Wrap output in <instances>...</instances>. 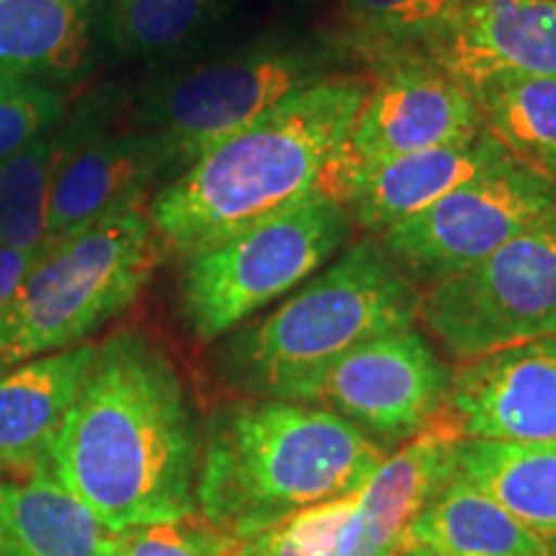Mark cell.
I'll list each match as a JSON object with an SVG mask.
<instances>
[{
  "label": "cell",
  "mask_w": 556,
  "mask_h": 556,
  "mask_svg": "<svg viewBox=\"0 0 556 556\" xmlns=\"http://www.w3.org/2000/svg\"><path fill=\"white\" fill-rule=\"evenodd\" d=\"M552 217L556 180L513 157L420 214L381 229L374 240L415 289L426 291Z\"/></svg>",
  "instance_id": "10"
},
{
  "label": "cell",
  "mask_w": 556,
  "mask_h": 556,
  "mask_svg": "<svg viewBox=\"0 0 556 556\" xmlns=\"http://www.w3.org/2000/svg\"><path fill=\"white\" fill-rule=\"evenodd\" d=\"M37 258V253H26V250L0 248V312L9 307L13 294L24 283V278L29 276Z\"/></svg>",
  "instance_id": "28"
},
{
  "label": "cell",
  "mask_w": 556,
  "mask_h": 556,
  "mask_svg": "<svg viewBox=\"0 0 556 556\" xmlns=\"http://www.w3.org/2000/svg\"><path fill=\"white\" fill-rule=\"evenodd\" d=\"M407 544L438 556H556V548L467 479L446 482L409 526Z\"/></svg>",
  "instance_id": "21"
},
{
  "label": "cell",
  "mask_w": 556,
  "mask_h": 556,
  "mask_svg": "<svg viewBox=\"0 0 556 556\" xmlns=\"http://www.w3.org/2000/svg\"><path fill=\"white\" fill-rule=\"evenodd\" d=\"M402 556H438V554L428 552V548H420V546H413V544H407L405 554H402Z\"/></svg>",
  "instance_id": "29"
},
{
  "label": "cell",
  "mask_w": 556,
  "mask_h": 556,
  "mask_svg": "<svg viewBox=\"0 0 556 556\" xmlns=\"http://www.w3.org/2000/svg\"><path fill=\"white\" fill-rule=\"evenodd\" d=\"M467 0H340L348 21L371 45L430 39Z\"/></svg>",
  "instance_id": "26"
},
{
  "label": "cell",
  "mask_w": 556,
  "mask_h": 556,
  "mask_svg": "<svg viewBox=\"0 0 556 556\" xmlns=\"http://www.w3.org/2000/svg\"><path fill=\"white\" fill-rule=\"evenodd\" d=\"M345 206L323 193L186 255L178 309L201 343L238 330L255 312L317 274L351 240Z\"/></svg>",
  "instance_id": "6"
},
{
  "label": "cell",
  "mask_w": 556,
  "mask_h": 556,
  "mask_svg": "<svg viewBox=\"0 0 556 556\" xmlns=\"http://www.w3.org/2000/svg\"><path fill=\"white\" fill-rule=\"evenodd\" d=\"M103 526L47 464L0 479V556H99Z\"/></svg>",
  "instance_id": "20"
},
{
  "label": "cell",
  "mask_w": 556,
  "mask_h": 556,
  "mask_svg": "<svg viewBox=\"0 0 556 556\" xmlns=\"http://www.w3.org/2000/svg\"><path fill=\"white\" fill-rule=\"evenodd\" d=\"M417 304L420 289L389 263L377 240H358L274 312L225 336L222 377L248 397L281 400L366 340L413 330Z\"/></svg>",
  "instance_id": "4"
},
{
  "label": "cell",
  "mask_w": 556,
  "mask_h": 556,
  "mask_svg": "<svg viewBox=\"0 0 556 556\" xmlns=\"http://www.w3.org/2000/svg\"><path fill=\"white\" fill-rule=\"evenodd\" d=\"M201 438L168 353L139 330L96 345L47 467L103 531L197 513Z\"/></svg>",
  "instance_id": "1"
},
{
  "label": "cell",
  "mask_w": 556,
  "mask_h": 556,
  "mask_svg": "<svg viewBox=\"0 0 556 556\" xmlns=\"http://www.w3.org/2000/svg\"><path fill=\"white\" fill-rule=\"evenodd\" d=\"M160 258L163 245L142 208L111 214L54 242L0 312V371L86 343L135 302Z\"/></svg>",
  "instance_id": "5"
},
{
  "label": "cell",
  "mask_w": 556,
  "mask_h": 556,
  "mask_svg": "<svg viewBox=\"0 0 556 556\" xmlns=\"http://www.w3.org/2000/svg\"><path fill=\"white\" fill-rule=\"evenodd\" d=\"M114 90L88 96L70 116L0 163V248L45 253L50 197L58 170L83 135L116 109Z\"/></svg>",
  "instance_id": "18"
},
{
  "label": "cell",
  "mask_w": 556,
  "mask_h": 556,
  "mask_svg": "<svg viewBox=\"0 0 556 556\" xmlns=\"http://www.w3.org/2000/svg\"><path fill=\"white\" fill-rule=\"evenodd\" d=\"M422 45L467 88L500 73L556 75V0H467Z\"/></svg>",
  "instance_id": "16"
},
{
  "label": "cell",
  "mask_w": 556,
  "mask_h": 556,
  "mask_svg": "<svg viewBox=\"0 0 556 556\" xmlns=\"http://www.w3.org/2000/svg\"><path fill=\"white\" fill-rule=\"evenodd\" d=\"M510 152L482 129L469 142L413 152L379 163H364L345 144L325 160L315 193H323L348 208L353 225L379 235L381 229L420 214L471 178L500 168Z\"/></svg>",
  "instance_id": "12"
},
{
  "label": "cell",
  "mask_w": 556,
  "mask_h": 556,
  "mask_svg": "<svg viewBox=\"0 0 556 556\" xmlns=\"http://www.w3.org/2000/svg\"><path fill=\"white\" fill-rule=\"evenodd\" d=\"M448 387V366L426 336L402 330L356 345L281 400L336 413L389 451L435 426Z\"/></svg>",
  "instance_id": "11"
},
{
  "label": "cell",
  "mask_w": 556,
  "mask_h": 556,
  "mask_svg": "<svg viewBox=\"0 0 556 556\" xmlns=\"http://www.w3.org/2000/svg\"><path fill=\"white\" fill-rule=\"evenodd\" d=\"M90 31L80 0H0V70L41 80L88 67Z\"/></svg>",
  "instance_id": "22"
},
{
  "label": "cell",
  "mask_w": 556,
  "mask_h": 556,
  "mask_svg": "<svg viewBox=\"0 0 556 556\" xmlns=\"http://www.w3.org/2000/svg\"><path fill=\"white\" fill-rule=\"evenodd\" d=\"M336 41L270 37L178 70L139 101V127L170 152L176 173L304 90L338 78Z\"/></svg>",
  "instance_id": "7"
},
{
  "label": "cell",
  "mask_w": 556,
  "mask_h": 556,
  "mask_svg": "<svg viewBox=\"0 0 556 556\" xmlns=\"http://www.w3.org/2000/svg\"><path fill=\"white\" fill-rule=\"evenodd\" d=\"M214 0H114L111 34L131 58H160L184 47L212 16Z\"/></svg>",
  "instance_id": "24"
},
{
  "label": "cell",
  "mask_w": 556,
  "mask_h": 556,
  "mask_svg": "<svg viewBox=\"0 0 556 556\" xmlns=\"http://www.w3.org/2000/svg\"><path fill=\"white\" fill-rule=\"evenodd\" d=\"M299 3H312V0H299Z\"/></svg>",
  "instance_id": "30"
},
{
  "label": "cell",
  "mask_w": 556,
  "mask_h": 556,
  "mask_svg": "<svg viewBox=\"0 0 556 556\" xmlns=\"http://www.w3.org/2000/svg\"><path fill=\"white\" fill-rule=\"evenodd\" d=\"M454 430L435 422L381 464L364 490L296 513L235 556H402L409 526L428 500L456 477Z\"/></svg>",
  "instance_id": "8"
},
{
  "label": "cell",
  "mask_w": 556,
  "mask_h": 556,
  "mask_svg": "<svg viewBox=\"0 0 556 556\" xmlns=\"http://www.w3.org/2000/svg\"><path fill=\"white\" fill-rule=\"evenodd\" d=\"M387 448L328 409L248 397L219 407L201 441L197 510L248 541L309 507L356 495Z\"/></svg>",
  "instance_id": "2"
},
{
  "label": "cell",
  "mask_w": 556,
  "mask_h": 556,
  "mask_svg": "<svg viewBox=\"0 0 556 556\" xmlns=\"http://www.w3.org/2000/svg\"><path fill=\"white\" fill-rule=\"evenodd\" d=\"M417 323L462 364L556 336V217L420 291Z\"/></svg>",
  "instance_id": "9"
},
{
  "label": "cell",
  "mask_w": 556,
  "mask_h": 556,
  "mask_svg": "<svg viewBox=\"0 0 556 556\" xmlns=\"http://www.w3.org/2000/svg\"><path fill=\"white\" fill-rule=\"evenodd\" d=\"M366 96L368 83L338 75L193 157L150 201L160 245L186 258L312 197Z\"/></svg>",
  "instance_id": "3"
},
{
  "label": "cell",
  "mask_w": 556,
  "mask_h": 556,
  "mask_svg": "<svg viewBox=\"0 0 556 556\" xmlns=\"http://www.w3.org/2000/svg\"><path fill=\"white\" fill-rule=\"evenodd\" d=\"M240 541L208 523L201 513L106 531L99 556H235Z\"/></svg>",
  "instance_id": "25"
},
{
  "label": "cell",
  "mask_w": 556,
  "mask_h": 556,
  "mask_svg": "<svg viewBox=\"0 0 556 556\" xmlns=\"http://www.w3.org/2000/svg\"><path fill=\"white\" fill-rule=\"evenodd\" d=\"M456 477L479 486L486 497L556 548V438H458Z\"/></svg>",
  "instance_id": "19"
},
{
  "label": "cell",
  "mask_w": 556,
  "mask_h": 556,
  "mask_svg": "<svg viewBox=\"0 0 556 556\" xmlns=\"http://www.w3.org/2000/svg\"><path fill=\"white\" fill-rule=\"evenodd\" d=\"M93 353V343H80L0 371V469L47 464Z\"/></svg>",
  "instance_id": "17"
},
{
  "label": "cell",
  "mask_w": 556,
  "mask_h": 556,
  "mask_svg": "<svg viewBox=\"0 0 556 556\" xmlns=\"http://www.w3.org/2000/svg\"><path fill=\"white\" fill-rule=\"evenodd\" d=\"M484 129L518 163L556 180V75L500 73L469 86Z\"/></svg>",
  "instance_id": "23"
},
{
  "label": "cell",
  "mask_w": 556,
  "mask_h": 556,
  "mask_svg": "<svg viewBox=\"0 0 556 556\" xmlns=\"http://www.w3.org/2000/svg\"><path fill=\"white\" fill-rule=\"evenodd\" d=\"M114 111L83 135L58 170L45 250L111 214L139 208L152 186L176 170L152 131L139 124L114 129Z\"/></svg>",
  "instance_id": "15"
},
{
  "label": "cell",
  "mask_w": 556,
  "mask_h": 556,
  "mask_svg": "<svg viewBox=\"0 0 556 556\" xmlns=\"http://www.w3.org/2000/svg\"><path fill=\"white\" fill-rule=\"evenodd\" d=\"M484 129L469 88L430 60L397 62L368 88L345 150L364 163L469 142Z\"/></svg>",
  "instance_id": "13"
},
{
  "label": "cell",
  "mask_w": 556,
  "mask_h": 556,
  "mask_svg": "<svg viewBox=\"0 0 556 556\" xmlns=\"http://www.w3.org/2000/svg\"><path fill=\"white\" fill-rule=\"evenodd\" d=\"M438 422L458 438H556V336L503 348L451 374Z\"/></svg>",
  "instance_id": "14"
},
{
  "label": "cell",
  "mask_w": 556,
  "mask_h": 556,
  "mask_svg": "<svg viewBox=\"0 0 556 556\" xmlns=\"http://www.w3.org/2000/svg\"><path fill=\"white\" fill-rule=\"evenodd\" d=\"M65 116V99L50 80L0 70V163Z\"/></svg>",
  "instance_id": "27"
}]
</instances>
